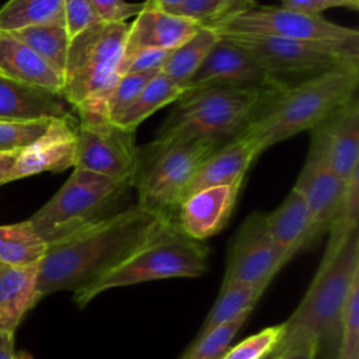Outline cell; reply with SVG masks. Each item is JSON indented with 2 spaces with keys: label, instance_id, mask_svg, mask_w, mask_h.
I'll return each mask as SVG.
<instances>
[{
  "label": "cell",
  "instance_id": "1",
  "mask_svg": "<svg viewBox=\"0 0 359 359\" xmlns=\"http://www.w3.org/2000/svg\"><path fill=\"white\" fill-rule=\"evenodd\" d=\"M171 219L137 205L48 244L38 265L41 299L62 290L77 292L93 283L150 240Z\"/></svg>",
  "mask_w": 359,
  "mask_h": 359
},
{
  "label": "cell",
  "instance_id": "2",
  "mask_svg": "<svg viewBox=\"0 0 359 359\" xmlns=\"http://www.w3.org/2000/svg\"><path fill=\"white\" fill-rule=\"evenodd\" d=\"M358 278L359 226L330 230L321 264L300 304L283 323V337L271 358H280L313 341L317 344V358L335 359L344 310Z\"/></svg>",
  "mask_w": 359,
  "mask_h": 359
},
{
  "label": "cell",
  "instance_id": "3",
  "mask_svg": "<svg viewBox=\"0 0 359 359\" xmlns=\"http://www.w3.org/2000/svg\"><path fill=\"white\" fill-rule=\"evenodd\" d=\"M359 63L345 65L275 93L241 132L261 150L313 130L358 94Z\"/></svg>",
  "mask_w": 359,
  "mask_h": 359
},
{
  "label": "cell",
  "instance_id": "4",
  "mask_svg": "<svg viewBox=\"0 0 359 359\" xmlns=\"http://www.w3.org/2000/svg\"><path fill=\"white\" fill-rule=\"evenodd\" d=\"M129 24L97 22L70 38L62 97L77 122L109 121L107 98L119 79Z\"/></svg>",
  "mask_w": 359,
  "mask_h": 359
},
{
  "label": "cell",
  "instance_id": "5",
  "mask_svg": "<svg viewBox=\"0 0 359 359\" xmlns=\"http://www.w3.org/2000/svg\"><path fill=\"white\" fill-rule=\"evenodd\" d=\"M278 91L280 90L233 86L188 90L175 101L156 137H191L223 144L240 135Z\"/></svg>",
  "mask_w": 359,
  "mask_h": 359
},
{
  "label": "cell",
  "instance_id": "6",
  "mask_svg": "<svg viewBox=\"0 0 359 359\" xmlns=\"http://www.w3.org/2000/svg\"><path fill=\"white\" fill-rule=\"evenodd\" d=\"M220 144L191 137H154L136 147L132 188L137 206L163 219H175L184 191L201 163Z\"/></svg>",
  "mask_w": 359,
  "mask_h": 359
},
{
  "label": "cell",
  "instance_id": "7",
  "mask_svg": "<svg viewBox=\"0 0 359 359\" xmlns=\"http://www.w3.org/2000/svg\"><path fill=\"white\" fill-rule=\"evenodd\" d=\"M208 247L187 236L175 219H171L118 266L86 287L73 292V302L79 307H84L95 296L109 289L157 279L196 278L208 269Z\"/></svg>",
  "mask_w": 359,
  "mask_h": 359
},
{
  "label": "cell",
  "instance_id": "8",
  "mask_svg": "<svg viewBox=\"0 0 359 359\" xmlns=\"http://www.w3.org/2000/svg\"><path fill=\"white\" fill-rule=\"evenodd\" d=\"M130 188V178L115 180L74 168L62 188L28 220L49 244L121 212Z\"/></svg>",
  "mask_w": 359,
  "mask_h": 359
},
{
  "label": "cell",
  "instance_id": "9",
  "mask_svg": "<svg viewBox=\"0 0 359 359\" xmlns=\"http://www.w3.org/2000/svg\"><path fill=\"white\" fill-rule=\"evenodd\" d=\"M248 50L278 83L289 86L287 77L303 80L331 69L359 63V41L321 42L265 35H227Z\"/></svg>",
  "mask_w": 359,
  "mask_h": 359
},
{
  "label": "cell",
  "instance_id": "10",
  "mask_svg": "<svg viewBox=\"0 0 359 359\" xmlns=\"http://www.w3.org/2000/svg\"><path fill=\"white\" fill-rule=\"evenodd\" d=\"M217 34L265 35L286 39L355 42L359 41L356 28L331 22L321 15H310L282 6H255L254 8L212 27Z\"/></svg>",
  "mask_w": 359,
  "mask_h": 359
},
{
  "label": "cell",
  "instance_id": "11",
  "mask_svg": "<svg viewBox=\"0 0 359 359\" xmlns=\"http://www.w3.org/2000/svg\"><path fill=\"white\" fill-rule=\"evenodd\" d=\"M268 233L264 213L252 212L237 230L227 254L222 286L272 280L289 261Z\"/></svg>",
  "mask_w": 359,
  "mask_h": 359
},
{
  "label": "cell",
  "instance_id": "12",
  "mask_svg": "<svg viewBox=\"0 0 359 359\" xmlns=\"http://www.w3.org/2000/svg\"><path fill=\"white\" fill-rule=\"evenodd\" d=\"M76 160L81 168L115 180L132 177L135 165V132L111 121L81 123L76 128Z\"/></svg>",
  "mask_w": 359,
  "mask_h": 359
},
{
  "label": "cell",
  "instance_id": "13",
  "mask_svg": "<svg viewBox=\"0 0 359 359\" xmlns=\"http://www.w3.org/2000/svg\"><path fill=\"white\" fill-rule=\"evenodd\" d=\"M205 86L259 87L282 90L283 86L273 80L257 59L226 35H220L198 70L189 79L187 88L194 90Z\"/></svg>",
  "mask_w": 359,
  "mask_h": 359
},
{
  "label": "cell",
  "instance_id": "14",
  "mask_svg": "<svg viewBox=\"0 0 359 359\" xmlns=\"http://www.w3.org/2000/svg\"><path fill=\"white\" fill-rule=\"evenodd\" d=\"M293 188L306 201L310 216V245H313L337 222L345 202L348 181L334 174L320 154L310 147Z\"/></svg>",
  "mask_w": 359,
  "mask_h": 359
},
{
  "label": "cell",
  "instance_id": "15",
  "mask_svg": "<svg viewBox=\"0 0 359 359\" xmlns=\"http://www.w3.org/2000/svg\"><path fill=\"white\" fill-rule=\"evenodd\" d=\"M310 147L339 178L359 171V98L353 95L311 130Z\"/></svg>",
  "mask_w": 359,
  "mask_h": 359
},
{
  "label": "cell",
  "instance_id": "16",
  "mask_svg": "<svg viewBox=\"0 0 359 359\" xmlns=\"http://www.w3.org/2000/svg\"><path fill=\"white\" fill-rule=\"evenodd\" d=\"M241 185L243 181L209 187L191 194L177 209L178 227L198 241L216 236L229 223Z\"/></svg>",
  "mask_w": 359,
  "mask_h": 359
},
{
  "label": "cell",
  "instance_id": "17",
  "mask_svg": "<svg viewBox=\"0 0 359 359\" xmlns=\"http://www.w3.org/2000/svg\"><path fill=\"white\" fill-rule=\"evenodd\" d=\"M76 128L73 116L53 119L43 135L22 149L15 160L11 181L45 171L60 172L74 167Z\"/></svg>",
  "mask_w": 359,
  "mask_h": 359
},
{
  "label": "cell",
  "instance_id": "18",
  "mask_svg": "<svg viewBox=\"0 0 359 359\" xmlns=\"http://www.w3.org/2000/svg\"><path fill=\"white\" fill-rule=\"evenodd\" d=\"M261 153L258 143L244 133L220 144L196 168L184 191L182 201L203 188L244 182L251 163Z\"/></svg>",
  "mask_w": 359,
  "mask_h": 359
},
{
  "label": "cell",
  "instance_id": "19",
  "mask_svg": "<svg viewBox=\"0 0 359 359\" xmlns=\"http://www.w3.org/2000/svg\"><path fill=\"white\" fill-rule=\"evenodd\" d=\"M201 27L199 22L191 18L144 3L143 10L129 24L122 59L146 48L174 50L188 41Z\"/></svg>",
  "mask_w": 359,
  "mask_h": 359
},
{
  "label": "cell",
  "instance_id": "20",
  "mask_svg": "<svg viewBox=\"0 0 359 359\" xmlns=\"http://www.w3.org/2000/svg\"><path fill=\"white\" fill-rule=\"evenodd\" d=\"M72 107L60 95L13 81L0 74V119H60L70 118Z\"/></svg>",
  "mask_w": 359,
  "mask_h": 359
},
{
  "label": "cell",
  "instance_id": "21",
  "mask_svg": "<svg viewBox=\"0 0 359 359\" xmlns=\"http://www.w3.org/2000/svg\"><path fill=\"white\" fill-rule=\"evenodd\" d=\"M0 74L62 95L63 76L7 31H0Z\"/></svg>",
  "mask_w": 359,
  "mask_h": 359
},
{
  "label": "cell",
  "instance_id": "22",
  "mask_svg": "<svg viewBox=\"0 0 359 359\" xmlns=\"http://www.w3.org/2000/svg\"><path fill=\"white\" fill-rule=\"evenodd\" d=\"M38 265H0V331L15 332L24 316L41 300Z\"/></svg>",
  "mask_w": 359,
  "mask_h": 359
},
{
  "label": "cell",
  "instance_id": "23",
  "mask_svg": "<svg viewBox=\"0 0 359 359\" xmlns=\"http://www.w3.org/2000/svg\"><path fill=\"white\" fill-rule=\"evenodd\" d=\"M265 224L275 244L289 258L310 247V216L303 195L292 188L283 202L271 213H264Z\"/></svg>",
  "mask_w": 359,
  "mask_h": 359
},
{
  "label": "cell",
  "instance_id": "24",
  "mask_svg": "<svg viewBox=\"0 0 359 359\" xmlns=\"http://www.w3.org/2000/svg\"><path fill=\"white\" fill-rule=\"evenodd\" d=\"M188 90L171 81L161 72L156 74L136 100L114 122L115 125L136 132V128L163 107L178 101Z\"/></svg>",
  "mask_w": 359,
  "mask_h": 359
},
{
  "label": "cell",
  "instance_id": "25",
  "mask_svg": "<svg viewBox=\"0 0 359 359\" xmlns=\"http://www.w3.org/2000/svg\"><path fill=\"white\" fill-rule=\"evenodd\" d=\"M217 38L219 34L212 27L202 25L188 41L171 50L161 73L175 84L187 88L189 79L198 70Z\"/></svg>",
  "mask_w": 359,
  "mask_h": 359
},
{
  "label": "cell",
  "instance_id": "26",
  "mask_svg": "<svg viewBox=\"0 0 359 359\" xmlns=\"http://www.w3.org/2000/svg\"><path fill=\"white\" fill-rule=\"evenodd\" d=\"M271 280L259 282V283H245V282H234L230 285H224L220 287V293L206 316L202 327L196 335V338L203 337L213 328L219 327L223 323L233 320L241 311L247 309H254L258 303L261 294L269 286Z\"/></svg>",
  "mask_w": 359,
  "mask_h": 359
},
{
  "label": "cell",
  "instance_id": "27",
  "mask_svg": "<svg viewBox=\"0 0 359 359\" xmlns=\"http://www.w3.org/2000/svg\"><path fill=\"white\" fill-rule=\"evenodd\" d=\"M48 244L29 220L0 226V265L39 264Z\"/></svg>",
  "mask_w": 359,
  "mask_h": 359
},
{
  "label": "cell",
  "instance_id": "28",
  "mask_svg": "<svg viewBox=\"0 0 359 359\" xmlns=\"http://www.w3.org/2000/svg\"><path fill=\"white\" fill-rule=\"evenodd\" d=\"M65 24L63 0H8L0 8V31Z\"/></svg>",
  "mask_w": 359,
  "mask_h": 359
},
{
  "label": "cell",
  "instance_id": "29",
  "mask_svg": "<svg viewBox=\"0 0 359 359\" xmlns=\"http://www.w3.org/2000/svg\"><path fill=\"white\" fill-rule=\"evenodd\" d=\"M18 41L31 48L50 67L63 76L70 36L62 25H32L15 31H7Z\"/></svg>",
  "mask_w": 359,
  "mask_h": 359
},
{
  "label": "cell",
  "instance_id": "30",
  "mask_svg": "<svg viewBox=\"0 0 359 359\" xmlns=\"http://www.w3.org/2000/svg\"><path fill=\"white\" fill-rule=\"evenodd\" d=\"M252 309H247L233 320L220 324L201 338H195L180 359H220L230 348L233 338L247 321Z\"/></svg>",
  "mask_w": 359,
  "mask_h": 359
},
{
  "label": "cell",
  "instance_id": "31",
  "mask_svg": "<svg viewBox=\"0 0 359 359\" xmlns=\"http://www.w3.org/2000/svg\"><path fill=\"white\" fill-rule=\"evenodd\" d=\"M285 332V325L276 324L266 327L259 332L243 339L234 346H230L220 359H265L271 358L275 348L280 342Z\"/></svg>",
  "mask_w": 359,
  "mask_h": 359
},
{
  "label": "cell",
  "instance_id": "32",
  "mask_svg": "<svg viewBox=\"0 0 359 359\" xmlns=\"http://www.w3.org/2000/svg\"><path fill=\"white\" fill-rule=\"evenodd\" d=\"M160 72L125 73L121 74L107 98V114L111 122H115L122 112L136 100L147 83Z\"/></svg>",
  "mask_w": 359,
  "mask_h": 359
},
{
  "label": "cell",
  "instance_id": "33",
  "mask_svg": "<svg viewBox=\"0 0 359 359\" xmlns=\"http://www.w3.org/2000/svg\"><path fill=\"white\" fill-rule=\"evenodd\" d=\"M53 119L3 121L0 119V151L22 150L46 132Z\"/></svg>",
  "mask_w": 359,
  "mask_h": 359
},
{
  "label": "cell",
  "instance_id": "34",
  "mask_svg": "<svg viewBox=\"0 0 359 359\" xmlns=\"http://www.w3.org/2000/svg\"><path fill=\"white\" fill-rule=\"evenodd\" d=\"M335 359H359V278L346 300Z\"/></svg>",
  "mask_w": 359,
  "mask_h": 359
},
{
  "label": "cell",
  "instance_id": "35",
  "mask_svg": "<svg viewBox=\"0 0 359 359\" xmlns=\"http://www.w3.org/2000/svg\"><path fill=\"white\" fill-rule=\"evenodd\" d=\"M170 53H171V50L156 49V48L139 49V50L133 52L132 55L122 59L119 73L125 74V73L161 72Z\"/></svg>",
  "mask_w": 359,
  "mask_h": 359
},
{
  "label": "cell",
  "instance_id": "36",
  "mask_svg": "<svg viewBox=\"0 0 359 359\" xmlns=\"http://www.w3.org/2000/svg\"><path fill=\"white\" fill-rule=\"evenodd\" d=\"M65 24L70 38L100 22L90 0H63Z\"/></svg>",
  "mask_w": 359,
  "mask_h": 359
},
{
  "label": "cell",
  "instance_id": "37",
  "mask_svg": "<svg viewBox=\"0 0 359 359\" xmlns=\"http://www.w3.org/2000/svg\"><path fill=\"white\" fill-rule=\"evenodd\" d=\"M100 22H125L136 17L144 7V3H129L126 0H90Z\"/></svg>",
  "mask_w": 359,
  "mask_h": 359
},
{
  "label": "cell",
  "instance_id": "38",
  "mask_svg": "<svg viewBox=\"0 0 359 359\" xmlns=\"http://www.w3.org/2000/svg\"><path fill=\"white\" fill-rule=\"evenodd\" d=\"M282 7L310 15H321L323 11L330 8H348L356 11L359 0H282Z\"/></svg>",
  "mask_w": 359,
  "mask_h": 359
},
{
  "label": "cell",
  "instance_id": "39",
  "mask_svg": "<svg viewBox=\"0 0 359 359\" xmlns=\"http://www.w3.org/2000/svg\"><path fill=\"white\" fill-rule=\"evenodd\" d=\"M219 4L220 0H184L174 14L191 18L201 25H208L213 20Z\"/></svg>",
  "mask_w": 359,
  "mask_h": 359
},
{
  "label": "cell",
  "instance_id": "40",
  "mask_svg": "<svg viewBox=\"0 0 359 359\" xmlns=\"http://www.w3.org/2000/svg\"><path fill=\"white\" fill-rule=\"evenodd\" d=\"M257 6L255 0H220L219 8L213 17V20L208 24V27H215L217 24L226 22Z\"/></svg>",
  "mask_w": 359,
  "mask_h": 359
},
{
  "label": "cell",
  "instance_id": "41",
  "mask_svg": "<svg viewBox=\"0 0 359 359\" xmlns=\"http://www.w3.org/2000/svg\"><path fill=\"white\" fill-rule=\"evenodd\" d=\"M21 150L17 151H0V185L11 181V172Z\"/></svg>",
  "mask_w": 359,
  "mask_h": 359
},
{
  "label": "cell",
  "instance_id": "42",
  "mask_svg": "<svg viewBox=\"0 0 359 359\" xmlns=\"http://www.w3.org/2000/svg\"><path fill=\"white\" fill-rule=\"evenodd\" d=\"M280 359H317V344L313 341L302 344L280 356Z\"/></svg>",
  "mask_w": 359,
  "mask_h": 359
},
{
  "label": "cell",
  "instance_id": "43",
  "mask_svg": "<svg viewBox=\"0 0 359 359\" xmlns=\"http://www.w3.org/2000/svg\"><path fill=\"white\" fill-rule=\"evenodd\" d=\"M0 359H15L14 332L0 331Z\"/></svg>",
  "mask_w": 359,
  "mask_h": 359
},
{
  "label": "cell",
  "instance_id": "44",
  "mask_svg": "<svg viewBox=\"0 0 359 359\" xmlns=\"http://www.w3.org/2000/svg\"><path fill=\"white\" fill-rule=\"evenodd\" d=\"M144 3L151 7H157V8L170 11V13H175L181 7L184 0H144Z\"/></svg>",
  "mask_w": 359,
  "mask_h": 359
},
{
  "label": "cell",
  "instance_id": "45",
  "mask_svg": "<svg viewBox=\"0 0 359 359\" xmlns=\"http://www.w3.org/2000/svg\"><path fill=\"white\" fill-rule=\"evenodd\" d=\"M15 359H32V356H31V353H28L25 351H21V352L15 353Z\"/></svg>",
  "mask_w": 359,
  "mask_h": 359
},
{
  "label": "cell",
  "instance_id": "46",
  "mask_svg": "<svg viewBox=\"0 0 359 359\" xmlns=\"http://www.w3.org/2000/svg\"><path fill=\"white\" fill-rule=\"evenodd\" d=\"M271 359H280V358H271Z\"/></svg>",
  "mask_w": 359,
  "mask_h": 359
}]
</instances>
